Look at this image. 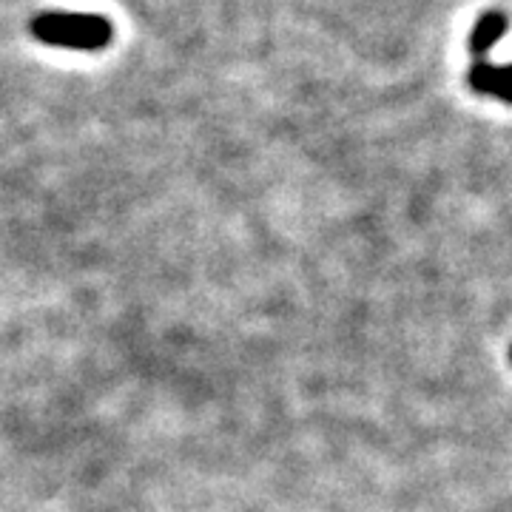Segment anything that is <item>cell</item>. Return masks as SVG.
Instances as JSON below:
<instances>
[{
	"label": "cell",
	"instance_id": "1",
	"mask_svg": "<svg viewBox=\"0 0 512 512\" xmlns=\"http://www.w3.org/2000/svg\"><path fill=\"white\" fill-rule=\"evenodd\" d=\"M32 35L49 46L97 52L109 46L111 23L100 15H74V12H46L32 20Z\"/></svg>",
	"mask_w": 512,
	"mask_h": 512
},
{
	"label": "cell",
	"instance_id": "2",
	"mask_svg": "<svg viewBox=\"0 0 512 512\" xmlns=\"http://www.w3.org/2000/svg\"><path fill=\"white\" fill-rule=\"evenodd\" d=\"M467 83L473 92L490 94L504 103H512V63L498 66V63H490L487 57L473 60V66L467 72Z\"/></svg>",
	"mask_w": 512,
	"mask_h": 512
},
{
	"label": "cell",
	"instance_id": "3",
	"mask_svg": "<svg viewBox=\"0 0 512 512\" xmlns=\"http://www.w3.org/2000/svg\"><path fill=\"white\" fill-rule=\"evenodd\" d=\"M507 18L501 15V12H484L478 23L473 26V32H470V40H467V49H470V55L481 60V57L490 55V49H493L495 43L501 40V37L507 35Z\"/></svg>",
	"mask_w": 512,
	"mask_h": 512
},
{
	"label": "cell",
	"instance_id": "4",
	"mask_svg": "<svg viewBox=\"0 0 512 512\" xmlns=\"http://www.w3.org/2000/svg\"><path fill=\"white\" fill-rule=\"evenodd\" d=\"M510 359H512V350H510Z\"/></svg>",
	"mask_w": 512,
	"mask_h": 512
}]
</instances>
